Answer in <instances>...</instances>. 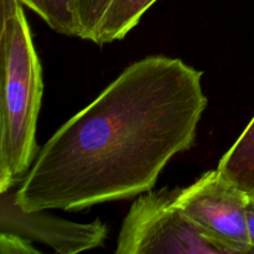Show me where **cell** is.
I'll list each match as a JSON object with an SVG mask.
<instances>
[{"mask_svg": "<svg viewBox=\"0 0 254 254\" xmlns=\"http://www.w3.org/2000/svg\"><path fill=\"white\" fill-rule=\"evenodd\" d=\"M0 195V232L39 241L56 253L73 254L101 247L108 235V228L99 218L91 223H76L44 211H24L15 201L14 188Z\"/></svg>", "mask_w": 254, "mask_h": 254, "instance_id": "obj_5", "label": "cell"}, {"mask_svg": "<svg viewBox=\"0 0 254 254\" xmlns=\"http://www.w3.org/2000/svg\"><path fill=\"white\" fill-rule=\"evenodd\" d=\"M246 215H247V228L248 236H250V243L251 247L254 251V195H248Z\"/></svg>", "mask_w": 254, "mask_h": 254, "instance_id": "obj_11", "label": "cell"}, {"mask_svg": "<svg viewBox=\"0 0 254 254\" xmlns=\"http://www.w3.org/2000/svg\"><path fill=\"white\" fill-rule=\"evenodd\" d=\"M0 192L14 188L39 154L42 71L20 0H1Z\"/></svg>", "mask_w": 254, "mask_h": 254, "instance_id": "obj_2", "label": "cell"}, {"mask_svg": "<svg viewBox=\"0 0 254 254\" xmlns=\"http://www.w3.org/2000/svg\"><path fill=\"white\" fill-rule=\"evenodd\" d=\"M156 0H111L97 29L96 44L124 39Z\"/></svg>", "mask_w": 254, "mask_h": 254, "instance_id": "obj_7", "label": "cell"}, {"mask_svg": "<svg viewBox=\"0 0 254 254\" xmlns=\"http://www.w3.org/2000/svg\"><path fill=\"white\" fill-rule=\"evenodd\" d=\"M175 203L207 236L231 254L254 253L247 228L248 193L218 170L203 174L192 185L175 189Z\"/></svg>", "mask_w": 254, "mask_h": 254, "instance_id": "obj_4", "label": "cell"}, {"mask_svg": "<svg viewBox=\"0 0 254 254\" xmlns=\"http://www.w3.org/2000/svg\"><path fill=\"white\" fill-rule=\"evenodd\" d=\"M34 10L51 29L66 36L78 37L74 0H20Z\"/></svg>", "mask_w": 254, "mask_h": 254, "instance_id": "obj_8", "label": "cell"}, {"mask_svg": "<svg viewBox=\"0 0 254 254\" xmlns=\"http://www.w3.org/2000/svg\"><path fill=\"white\" fill-rule=\"evenodd\" d=\"M221 175L248 195H254V117L218 163Z\"/></svg>", "mask_w": 254, "mask_h": 254, "instance_id": "obj_6", "label": "cell"}, {"mask_svg": "<svg viewBox=\"0 0 254 254\" xmlns=\"http://www.w3.org/2000/svg\"><path fill=\"white\" fill-rule=\"evenodd\" d=\"M0 252L2 254H32L40 253L30 245L29 240L9 232H0Z\"/></svg>", "mask_w": 254, "mask_h": 254, "instance_id": "obj_10", "label": "cell"}, {"mask_svg": "<svg viewBox=\"0 0 254 254\" xmlns=\"http://www.w3.org/2000/svg\"><path fill=\"white\" fill-rule=\"evenodd\" d=\"M117 254H231L207 237L175 203V191L163 189L136 198L117 241Z\"/></svg>", "mask_w": 254, "mask_h": 254, "instance_id": "obj_3", "label": "cell"}, {"mask_svg": "<svg viewBox=\"0 0 254 254\" xmlns=\"http://www.w3.org/2000/svg\"><path fill=\"white\" fill-rule=\"evenodd\" d=\"M202 72L149 56L127 67L39 150L15 190L24 211H78L148 192L189 150L207 107Z\"/></svg>", "mask_w": 254, "mask_h": 254, "instance_id": "obj_1", "label": "cell"}, {"mask_svg": "<svg viewBox=\"0 0 254 254\" xmlns=\"http://www.w3.org/2000/svg\"><path fill=\"white\" fill-rule=\"evenodd\" d=\"M111 0H74L78 37L94 42L97 29Z\"/></svg>", "mask_w": 254, "mask_h": 254, "instance_id": "obj_9", "label": "cell"}]
</instances>
